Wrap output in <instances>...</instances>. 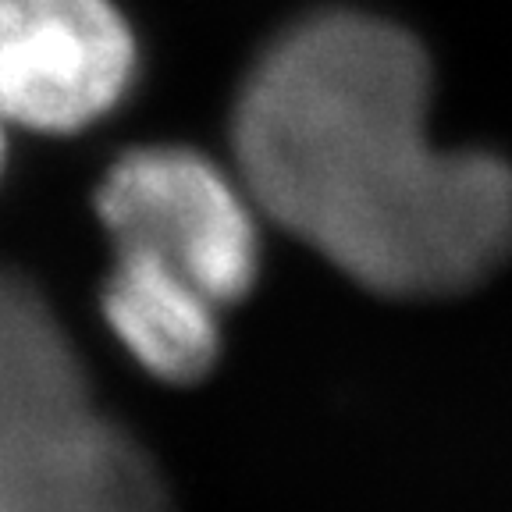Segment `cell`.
<instances>
[{
	"label": "cell",
	"instance_id": "3",
	"mask_svg": "<svg viewBox=\"0 0 512 512\" xmlns=\"http://www.w3.org/2000/svg\"><path fill=\"white\" fill-rule=\"evenodd\" d=\"M139 75L136 32L114 0H0V118L75 136L111 118Z\"/></svg>",
	"mask_w": 512,
	"mask_h": 512
},
{
	"label": "cell",
	"instance_id": "5",
	"mask_svg": "<svg viewBox=\"0 0 512 512\" xmlns=\"http://www.w3.org/2000/svg\"><path fill=\"white\" fill-rule=\"evenodd\" d=\"M4 128H8V121L0 118V171H4V153H8V132Z\"/></svg>",
	"mask_w": 512,
	"mask_h": 512
},
{
	"label": "cell",
	"instance_id": "4",
	"mask_svg": "<svg viewBox=\"0 0 512 512\" xmlns=\"http://www.w3.org/2000/svg\"><path fill=\"white\" fill-rule=\"evenodd\" d=\"M221 310L196 281L136 246H114L100 285V317L139 370L164 384H196L221 356Z\"/></svg>",
	"mask_w": 512,
	"mask_h": 512
},
{
	"label": "cell",
	"instance_id": "1",
	"mask_svg": "<svg viewBox=\"0 0 512 512\" xmlns=\"http://www.w3.org/2000/svg\"><path fill=\"white\" fill-rule=\"evenodd\" d=\"M431 61L402 25L317 11L235 100V168L264 217L399 299L452 296L512 253V168L427 136Z\"/></svg>",
	"mask_w": 512,
	"mask_h": 512
},
{
	"label": "cell",
	"instance_id": "2",
	"mask_svg": "<svg viewBox=\"0 0 512 512\" xmlns=\"http://www.w3.org/2000/svg\"><path fill=\"white\" fill-rule=\"evenodd\" d=\"M93 210L114 246H136L217 299L249 296L264 260V210L239 168L192 146L157 143L121 153L93 189Z\"/></svg>",
	"mask_w": 512,
	"mask_h": 512
}]
</instances>
